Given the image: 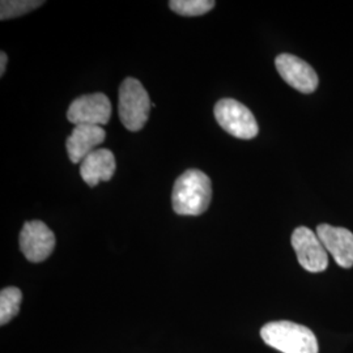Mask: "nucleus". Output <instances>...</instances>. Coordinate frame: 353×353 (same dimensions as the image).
Masks as SVG:
<instances>
[{"mask_svg":"<svg viewBox=\"0 0 353 353\" xmlns=\"http://www.w3.org/2000/svg\"><path fill=\"white\" fill-rule=\"evenodd\" d=\"M212 199L211 179L198 169H190L176 178L172 203L176 214L199 216L204 214Z\"/></svg>","mask_w":353,"mask_h":353,"instance_id":"obj_1","label":"nucleus"},{"mask_svg":"<svg viewBox=\"0 0 353 353\" xmlns=\"http://www.w3.org/2000/svg\"><path fill=\"white\" fill-rule=\"evenodd\" d=\"M267 345L281 353H318V341L310 328L290 321L267 323L261 330Z\"/></svg>","mask_w":353,"mask_h":353,"instance_id":"obj_2","label":"nucleus"},{"mask_svg":"<svg viewBox=\"0 0 353 353\" xmlns=\"http://www.w3.org/2000/svg\"><path fill=\"white\" fill-rule=\"evenodd\" d=\"M119 118L128 131L137 132L145 126L151 113V99L139 80L127 77L119 88Z\"/></svg>","mask_w":353,"mask_h":353,"instance_id":"obj_3","label":"nucleus"},{"mask_svg":"<svg viewBox=\"0 0 353 353\" xmlns=\"http://www.w3.org/2000/svg\"><path fill=\"white\" fill-rule=\"evenodd\" d=\"M214 118L228 134L239 139L255 138L259 127L252 112L241 102L233 99H223L214 106Z\"/></svg>","mask_w":353,"mask_h":353,"instance_id":"obj_4","label":"nucleus"},{"mask_svg":"<svg viewBox=\"0 0 353 353\" xmlns=\"http://www.w3.org/2000/svg\"><path fill=\"white\" fill-rule=\"evenodd\" d=\"M112 102L103 93L85 94L72 102L67 110V118L75 126H102L110 121Z\"/></svg>","mask_w":353,"mask_h":353,"instance_id":"obj_5","label":"nucleus"},{"mask_svg":"<svg viewBox=\"0 0 353 353\" xmlns=\"http://www.w3.org/2000/svg\"><path fill=\"white\" fill-rule=\"evenodd\" d=\"M290 242L299 263L306 271L316 274L327 268L328 252L312 229L306 227L294 229Z\"/></svg>","mask_w":353,"mask_h":353,"instance_id":"obj_6","label":"nucleus"},{"mask_svg":"<svg viewBox=\"0 0 353 353\" xmlns=\"http://www.w3.org/2000/svg\"><path fill=\"white\" fill-rule=\"evenodd\" d=\"M20 250L26 259L39 263L46 261L54 252L55 236L50 228L39 220L28 221L20 232Z\"/></svg>","mask_w":353,"mask_h":353,"instance_id":"obj_7","label":"nucleus"},{"mask_svg":"<svg viewBox=\"0 0 353 353\" xmlns=\"http://www.w3.org/2000/svg\"><path fill=\"white\" fill-rule=\"evenodd\" d=\"M275 65L283 80L292 88L309 94L318 87V75L314 68L299 57L292 54H280L275 59Z\"/></svg>","mask_w":353,"mask_h":353,"instance_id":"obj_8","label":"nucleus"},{"mask_svg":"<svg viewBox=\"0 0 353 353\" xmlns=\"http://www.w3.org/2000/svg\"><path fill=\"white\" fill-rule=\"evenodd\" d=\"M316 236L326 252L331 254L336 265L343 268L353 265V233L345 228L321 224L316 227Z\"/></svg>","mask_w":353,"mask_h":353,"instance_id":"obj_9","label":"nucleus"},{"mask_svg":"<svg viewBox=\"0 0 353 353\" xmlns=\"http://www.w3.org/2000/svg\"><path fill=\"white\" fill-rule=\"evenodd\" d=\"M106 132L101 126L79 125L75 126L65 141V148L72 164H81L89 153L103 143Z\"/></svg>","mask_w":353,"mask_h":353,"instance_id":"obj_10","label":"nucleus"},{"mask_svg":"<svg viewBox=\"0 0 353 353\" xmlns=\"http://www.w3.org/2000/svg\"><path fill=\"white\" fill-rule=\"evenodd\" d=\"M115 173V157L113 152L109 150H96L80 164V174L84 182L94 188L100 182H108L113 178Z\"/></svg>","mask_w":353,"mask_h":353,"instance_id":"obj_11","label":"nucleus"},{"mask_svg":"<svg viewBox=\"0 0 353 353\" xmlns=\"http://www.w3.org/2000/svg\"><path fill=\"white\" fill-rule=\"evenodd\" d=\"M23 300L21 290L16 287H8L0 292V325H7L19 314L20 303Z\"/></svg>","mask_w":353,"mask_h":353,"instance_id":"obj_12","label":"nucleus"},{"mask_svg":"<svg viewBox=\"0 0 353 353\" xmlns=\"http://www.w3.org/2000/svg\"><path fill=\"white\" fill-rule=\"evenodd\" d=\"M214 0H172L169 7L173 12L181 16H202L214 7Z\"/></svg>","mask_w":353,"mask_h":353,"instance_id":"obj_13","label":"nucleus"},{"mask_svg":"<svg viewBox=\"0 0 353 353\" xmlns=\"http://www.w3.org/2000/svg\"><path fill=\"white\" fill-rule=\"evenodd\" d=\"M45 1L37 0H3L0 3V19L10 20L32 12L41 7Z\"/></svg>","mask_w":353,"mask_h":353,"instance_id":"obj_14","label":"nucleus"},{"mask_svg":"<svg viewBox=\"0 0 353 353\" xmlns=\"http://www.w3.org/2000/svg\"><path fill=\"white\" fill-rule=\"evenodd\" d=\"M7 62H8L7 54H6L4 51H1V52H0V76L4 75L6 67H7Z\"/></svg>","mask_w":353,"mask_h":353,"instance_id":"obj_15","label":"nucleus"}]
</instances>
